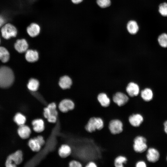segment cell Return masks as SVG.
I'll list each match as a JSON object with an SVG mask.
<instances>
[{"label":"cell","mask_w":167,"mask_h":167,"mask_svg":"<svg viewBox=\"0 0 167 167\" xmlns=\"http://www.w3.org/2000/svg\"><path fill=\"white\" fill-rule=\"evenodd\" d=\"M14 76L12 70L6 66L0 67V87L7 88L12 84Z\"/></svg>","instance_id":"1"},{"label":"cell","mask_w":167,"mask_h":167,"mask_svg":"<svg viewBox=\"0 0 167 167\" xmlns=\"http://www.w3.org/2000/svg\"><path fill=\"white\" fill-rule=\"evenodd\" d=\"M57 107L56 103L52 102L49 103L43 108L44 117L48 122L52 123L57 122L58 113Z\"/></svg>","instance_id":"2"},{"label":"cell","mask_w":167,"mask_h":167,"mask_svg":"<svg viewBox=\"0 0 167 167\" xmlns=\"http://www.w3.org/2000/svg\"><path fill=\"white\" fill-rule=\"evenodd\" d=\"M103 126L104 122L101 118L92 117L88 121L85 126V129L87 132L91 133L101 129Z\"/></svg>","instance_id":"3"},{"label":"cell","mask_w":167,"mask_h":167,"mask_svg":"<svg viewBox=\"0 0 167 167\" xmlns=\"http://www.w3.org/2000/svg\"><path fill=\"white\" fill-rule=\"evenodd\" d=\"M23 160V154L20 150H18L9 155L5 162L7 167H16L20 164Z\"/></svg>","instance_id":"4"},{"label":"cell","mask_w":167,"mask_h":167,"mask_svg":"<svg viewBox=\"0 0 167 167\" xmlns=\"http://www.w3.org/2000/svg\"><path fill=\"white\" fill-rule=\"evenodd\" d=\"M0 31L2 36L6 40L16 37L18 34L16 27L10 23H6L4 24L1 28Z\"/></svg>","instance_id":"5"},{"label":"cell","mask_w":167,"mask_h":167,"mask_svg":"<svg viewBox=\"0 0 167 167\" xmlns=\"http://www.w3.org/2000/svg\"><path fill=\"white\" fill-rule=\"evenodd\" d=\"M146 138L142 136H138L134 139L133 148L134 150L138 153H143L148 149Z\"/></svg>","instance_id":"6"},{"label":"cell","mask_w":167,"mask_h":167,"mask_svg":"<svg viewBox=\"0 0 167 167\" xmlns=\"http://www.w3.org/2000/svg\"><path fill=\"white\" fill-rule=\"evenodd\" d=\"M75 106V103L72 100L64 99L60 101L58 108L60 112L66 113L74 109Z\"/></svg>","instance_id":"7"},{"label":"cell","mask_w":167,"mask_h":167,"mask_svg":"<svg viewBox=\"0 0 167 167\" xmlns=\"http://www.w3.org/2000/svg\"><path fill=\"white\" fill-rule=\"evenodd\" d=\"M123 125L119 120L114 119L109 122L108 127L110 131L113 134H119L123 131Z\"/></svg>","instance_id":"8"},{"label":"cell","mask_w":167,"mask_h":167,"mask_svg":"<svg viewBox=\"0 0 167 167\" xmlns=\"http://www.w3.org/2000/svg\"><path fill=\"white\" fill-rule=\"evenodd\" d=\"M129 99V97L128 96L120 92H116L112 97L113 102L119 107L123 106L126 104Z\"/></svg>","instance_id":"9"},{"label":"cell","mask_w":167,"mask_h":167,"mask_svg":"<svg viewBox=\"0 0 167 167\" xmlns=\"http://www.w3.org/2000/svg\"><path fill=\"white\" fill-rule=\"evenodd\" d=\"M159 157V153L156 149L152 147L148 148L146 151V157L148 162L155 163L158 160Z\"/></svg>","instance_id":"10"},{"label":"cell","mask_w":167,"mask_h":167,"mask_svg":"<svg viewBox=\"0 0 167 167\" xmlns=\"http://www.w3.org/2000/svg\"><path fill=\"white\" fill-rule=\"evenodd\" d=\"M41 31L40 25L37 23L30 24L26 28V32L28 35L32 37H35L39 35Z\"/></svg>","instance_id":"11"},{"label":"cell","mask_w":167,"mask_h":167,"mask_svg":"<svg viewBox=\"0 0 167 167\" xmlns=\"http://www.w3.org/2000/svg\"><path fill=\"white\" fill-rule=\"evenodd\" d=\"M33 130L37 133H41L45 129V123L43 119L41 118H37L33 119L32 122Z\"/></svg>","instance_id":"12"},{"label":"cell","mask_w":167,"mask_h":167,"mask_svg":"<svg viewBox=\"0 0 167 167\" xmlns=\"http://www.w3.org/2000/svg\"><path fill=\"white\" fill-rule=\"evenodd\" d=\"M126 92L130 97L137 96L139 92V86L134 82H130L128 84L126 88Z\"/></svg>","instance_id":"13"},{"label":"cell","mask_w":167,"mask_h":167,"mask_svg":"<svg viewBox=\"0 0 167 167\" xmlns=\"http://www.w3.org/2000/svg\"><path fill=\"white\" fill-rule=\"evenodd\" d=\"M59 156L62 158H65L72 153V148L69 145L63 144L59 147L58 151Z\"/></svg>","instance_id":"14"},{"label":"cell","mask_w":167,"mask_h":167,"mask_svg":"<svg viewBox=\"0 0 167 167\" xmlns=\"http://www.w3.org/2000/svg\"><path fill=\"white\" fill-rule=\"evenodd\" d=\"M128 120L132 126L138 127L143 122V118L140 114H132L129 117Z\"/></svg>","instance_id":"15"},{"label":"cell","mask_w":167,"mask_h":167,"mask_svg":"<svg viewBox=\"0 0 167 167\" xmlns=\"http://www.w3.org/2000/svg\"><path fill=\"white\" fill-rule=\"evenodd\" d=\"M15 49L19 53L26 52L28 47V43L24 39L17 40L14 45Z\"/></svg>","instance_id":"16"},{"label":"cell","mask_w":167,"mask_h":167,"mask_svg":"<svg viewBox=\"0 0 167 167\" xmlns=\"http://www.w3.org/2000/svg\"><path fill=\"white\" fill-rule=\"evenodd\" d=\"M17 132L20 137L24 139L28 138L31 133V129L29 127L24 124L19 126Z\"/></svg>","instance_id":"17"},{"label":"cell","mask_w":167,"mask_h":167,"mask_svg":"<svg viewBox=\"0 0 167 167\" xmlns=\"http://www.w3.org/2000/svg\"><path fill=\"white\" fill-rule=\"evenodd\" d=\"M72 80L68 75H63L60 78L58 82V85L60 88L63 89H69L72 85Z\"/></svg>","instance_id":"18"},{"label":"cell","mask_w":167,"mask_h":167,"mask_svg":"<svg viewBox=\"0 0 167 167\" xmlns=\"http://www.w3.org/2000/svg\"><path fill=\"white\" fill-rule=\"evenodd\" d=\"M25 58L27 61L29 62H35L37 61L39 59V53L36 50H27L26 52Z\"/></svg>","instance_id":"19"},{"label":"cell","mask_w":167,"mask_h":167,"mask_svg":"<svg viewBox=\"0 0 167 167\" xmlns=\"http://www.w3.org/2000/svg\"><path fill=\"white\" fill-rule=\"evenodd\" d=\"M28 145L30 149L35 152H39L42 148L36 137L32 138L28 140Z\"/></svg>","instance_id":"20"},{"label":"cell","mask_w":167,"mask_h":167,"mask_svg":"<svg viewBox=\"0 0 167 167\" xmlns=\"http://www.w3.org/2000/svg\"><path fill=\"white\" fill-rule=\"evenodd\" d=\"M97 99L101 105L103 107H108L110 104L111 100L110 98L105 93H99L97 96Z\"/></svg>","instance_id":"21"},{"label":"cell","mask_w":167,"mask_h":167,"mask_svg":"<svg viewBox=\"0 0 167 167\" xmlns=\"http://www.w3.org/2000/svg\"><path fill=\"white\" fill-rule=\"evenodd\" d=\"M126 28L128 32L132 35L136 34L139 30L138 24L136 21L134 20L128 21L126 25Z\"/></svg>","instance_id":"22"},{"label":"cell","mask_w":167,"mask_h":167,"mask_svg":"<svg viewBox=\"0 0 167 167\" xmlns=\"http://www.w3.org/2000/svg\"><path fill=\"white\" fill-rule=\"evenodd\" d=\"M140 96L142 99L145 102L151 101L153 97V93L151 89L146 88L141 92Z\"/></svg>","instance_id":"23"},{"label":"cell","mask_w":167,"mask_h":167,"mask_svg":"<svg viewBox=\"0 0 167 167\" xmlns=\"http://www.w3.org/2000/svg\"><path fill=\"white\" fill-rule=\"evenodd\" d=\"M39 85V82L37 79L31 78L28 81L27 87L30 91L35 92L38 89Z\"/></svg>","instance_id":"24"},{"label":"cell","mask_w":167,"mask_h":167,"mask_svg":"<svg viewBox=\"0 0 167 167\" xmlns=\"http://www.w3.org/2000/svg\"><path fill=\"white\" fill-rule=\"evenodd\" d=\"M127 161L126 158L124 156L120 155L116 157L114 160L115 167H124Z\"/></svg>","instance_id":"25"},{"label":"cell","mask_w":167,"mask_h":167,"mask_svg":"<svg viewBox=\"0 0 167 167\" xmlns=\"http://www.w3.org/2000/svg\"><path fill=\"white\" fill-rule=\"evenodd\" d=\"M13 120L17 125L20 126L24 124L26 121V118L24 115L21 113H18L15 115Z\"/></svg>","instance_id":"26"},{"label":"cell","mask_w":167,"mask_h":167,"mask_svg":"<svg viewBox=\"0 0 167 167\" xmlns=\"http://www.w3.org/2000/svg\"><path fill=\"white\" fill-rule=\"evenodd\" d=\"M10 58V54L5 48L0 46V60L3 62L8 61Z\"/></svg>","instance_id":"27"},{"label":"cell","mask_w":167,"mask_h":167,"mask_svg":"<svg viewBox=\"0 0 167 167\" xmlns=\"http://www.w3.org/2000/svg\"><path fill=\"white\" fill-rule=\"evenodd\" d=\"M158 41L160 45L164 48L167 47V34L162 33L158 38Z\"/></svg>","instance_id":"28"},{"label":"cell","mask_w":167,"mask_h":167,"mask_svg":"<svg viewBox=\"0 0 167 167\" xmlns=\"http://www.w3.org/2000/svg\"><path fill=\"white\" fill-rule=\"evenodd\" d=\"M158 11L162 16H167V3L164 2L160 4L159 6Z\"/></svg>","instance_id":"29"},{"label":"cell","mask_w":167,"mask_h":167,"mask_svg":"<svg viewBox=\"0 0 167 167\" xmlns=\"http://www.w3.org/2000/svg\"><path fill=\"white\" fill-rule=\"evenodd\" d=\"M98 6L101 8H106L110 6L111 4V0H96Z\"/></svg>","instance_id":"30"},{"label":"cell","mask_w":167,"mask_h":167,"mask_svg":"<svg viewBox=\"0 0 167 167\" xmlns=\"http://www.w3.org/2000/svg\"><path fill=\"white\" fill-rule=\"evenodd\" d=\"M70 167H83L81 163L77 160H72L70 161L68 164Z\"/></svg>","instance_id":"31"},{"label":"cell","mask_w":167,"mask_h":167,"mask_svg":"<svg viewBox=\"0 0 167 167\" xmlns=\"http://www.w3.org/2000/svg\"><path fill=\"white\" fill-rule=\"evenodd\" d=\"M147 166L146 162L143 161H138L135 165V167H146Z\"/></svg>","instance_id":"32"},{"label":"cell","mask_w":167,"mask_h":167,"mask_svg":"<svg viewBox=\"0 0 167 167\" xmlns=\"http://www.w3.org/2000/svg\"><path fill=\"white\" fill-rule=\"evenodd\" d=\"M6 19L5 17L0 15V28H1L6 23Z\"/></svg>","instance_id":"33"},{"label":"cell","mask_w":167,"mask_h":167,"mask_svg":"<svg viewBox=\"0 0 167 167\" xmlns=\"http://www.w3.org/2000/svg\"><path fill=\"white\" fill-rule=\"evenodd\" d=\"M85 167H97L96 163L93 161L88 162L86 165Z\"/></svg>","instance_id":"34"},{"label":"cell","mask_w":167,"mask_h":167,"mask_svg":"<svg viewBox=\"0 0 167 167\" xmlns=\"http://www.w3.org/2000/svg\"><path fill=\"white\" fill-rule=\"evenodd\" d=\"M72 2L76 4H77L81 3L83 0H71Z\"/></svg>","instance_id":"35"},{"label":"cell","mask_w":167,"mask_h":167,"mask_svg":"<svg viewBox=\"0 0 167 167\" xmlns=\"http://www.w3.org/2000/svg\"><path fill=\"white\" fill-rule=\"evenodd\" d=\"M164 131L167 134V121H165L164 123Z\"/></svg>","instance_id":"36"},{"label":"cell","mask_w":167,"mask_h":167,"mask_svg":"<svg viewBox=\"0 0 167 167\" xmlns=\"http://www.w3.org/2000/svg\"><path fill=\"white\" fill-rule=\"evenodd\" d=\"M0 43H1V39H0Z\"/></svg>","instance_id":"37"},{"label":"cell","mask_w":167,"mask_h":167,"mask_svg":"<svg viewBox=\"0 0 167 167\" xmlns=\"http://www.w3.org/2000/svg\"></svg>","instance_id":"38"}]
</instances>
